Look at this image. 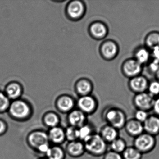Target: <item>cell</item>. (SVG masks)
<instances>
[{
	"instance_id": "6da1fadb",
	"label": "cell",
	"mask_w": 159,
	"mask_h": 159,
	"mask_svg": "<svg viewBox=\"0 0 159 159\" xmlns=\"http://www.w3.org/2000/svg\"><path fill=\"white\" fill-rule=\"evenodd\" d=\"M7 112L13 120L25 121L31 117L33 111L31 105L27 101L19 98L11 101Z\"/></svg>"
},
{
	"instance_id": "7a4b0ae2",
	"label": "cell",
	"mask_w": 159,
	"mask_h": 159,
	"mask_svg": "<svg viewBox=\"0 0 159 159\" xmlns=\"http://www.w3.org/2000/svg\"><path fill=\"white\" fill-rule=\"evenodd\" d=\"M102 116L107 124L119 130L124 128L127 120L125 112L117 107L107 108L103 111Z\"/></svg>"
},
{
	"instance_id": "3957f363",
	"label": "cell",
	"mask_w": 159,
	"mask_h": 159,
	"mask_svg": "<svg viewBox=\"0 0 159 159\" xmlns=\"http://www.w3.org/2000/svg\"><path fill=\"white\" fill-rule=\"evenodd\" d=\"M85 152L95 157L103 156L107 151L108 144L99 134L94 133L83 141Z\"/></svg>"
},
{
	"instance_id": "277c9868",
	"label": "cell",
	"mask_w": 159,
	"mask_h": 159,
	"mask_svg": "<svg viewBox=\"0 0 159 159\" xmlns=\"http://www.w3.org/2000/svg\"><path fill=\"white\" fill-rule=\"evenodd\" d=\"M156 137L147 133H142L134 138L133 146L142 154L149 153L156 147Z\"/></svg>"
},
{
	"instance_id": "5b68a950",
	"label": "cell",
	"mask_w": 159,
	"mask_h": 159,
	"mask_svg": "<svg viewBox=\"0 0 159 159\" xmlns=\"http://www.w3.org/2000/svg\"><path fill=\"white\" fill-rule=\"evenodd\" d=\"M120 52V47L115 40L108 39L103 41L99 47V53L105 61L114 60Z\"/></svg>"
},
{
	"instance_id": "8992f818",
	"label": "cell",
	"mask_w": 159,
	"mask_h": 159,
	"mask_svg": "<svg viewBox=\"0 0 159 159\" xmlns=\"http://www.w3.org/2000/svg\"><path fill=\"white\" fill-rule=\"evenodd\" d=\"M26 140L28 146L36 151L42 145L50 143L47 132L40 129L31 131L27 135Z\"/></svg>"
},
{
	"instance_id": "52a82bcc",
	"label": "cell",
	"mask_w": 159,
	"mask_h": 159,
	"mask_svg": "<svg viewBox=\"0 0 159 159\" xmlns=\"http://www.w3.org/2000/svg\"><path fill=\"white\" fill-rule=\"evenodd\" d=\"M143 69V66L133 57L125 59L121 66V71L123 75L129 80L141 75Z\"/></svg>"
},
{
	"instance_id": "ba28073f",
	"label": "cell",
	"mask_w": 159,
	"mask_h": 159,
	"mask_svg": "<svg viewBox=\"0 0 159 159\" xmlns=\"http://www.w3.org/2000/svg\"><path fill=\"white\" fill-rule=\"evenodd\" d=\"M86 6L82 1L74 0L70 1L66 7V15L72 21H78L81 19L85 13Z\"/></svg>"
},
{
	"instance_id": "9c48e42d",
	"label": "cell",
	"mask_w": 159,
	"mask_h": 159,
	"mask_svg": "<svg viewBox=\"0 0 159 159\" xmlns=\"http://www.w3.org/2000/svg\"><path fill=\"white\" fill-rule=\"evenodd\" d=\"M77 108L86 115L94 113L98 107V102L92 95L81 96L76 102Z\"/></svg>"
},
{
	"instance_id": "30bf717a",
	"label": "cell",
	"mask_w": 159,
	"mask_h": 159,
	"mask_svg": "<svg viewBox=\"0 0 159 159\" xmlns=\"http://www.w3.org/2000/svg\"><path fill=\"white\" fill-rule=\"evenodd\" d=\"M154 98L147 92L136 94L133 97V105L136 109L149 111L152 108Z\"/></svg>"
},
{
	"instance_id": "8fae6325",
	"label": "cell",
	"mask_w": 159,
	"mask_h": 159,
	"mask_svg": "<svg viewBox=\"0 0 159 159\" xmlns=\"http://www.w3.org/2000/svg\"><path fill=\"white\" fill-rule=\"evenodd\" d=\"M88 32L91 38L94 39L102 40L108 35L109 29L104 22L95 21L90 24L88 28Z\"/></svg>"
},
{
	"instance_id": "7c38bea8",
	"label": "cell",
	"mask_w": 159,
	"mask_h": 159,
	"mask_svg": "<svg viewBox=\"0 0 159 159\" xmlns=\"http://www.w3.org/2000/svg\"><path fill=\"white\" fill-rule=\"evenodd\" d=\"M149 83L147 77L141 74L129 79L128 87L130 91L136 94L147 92Z\"/></svg>"
},
{
	"instance_id": "4fadbf2b",
	"label": "cell",
	"mask_w": 159,
	"mask_h": 159,
	"mask_svg": "<svg viewBox=\"0 0 159 159\" xmlns=\"http://www.w3.org/2000/svg\"><path fill=\"white\" fill-rule=\"evenodd\" d=\"M56 107L61 113H69L75 109L76 103L74 98L68 95H62L56 101Z\"/></svg>"
},
{
	"instance_id": "5bb4252c",
	"label": "cell",
	"mask_w": 159,
	"mask_h": 159,
	"mask_svg": "<svg viewBox=\"0 0 159 159\" xmlns=\"http://www.w3.org/2000/svg\"><path fill=\"white\" fill-rule=\"evenodd\" d=\"M69 125L79 128L87 123V115L79 109H74L68 113Z\"/></svg>"
},
{
	"instance_id": "9a60e30c",
	"label": "cell",
	"mask_w": 159,
	"mask_h": 159,
	"mask_svg": "<svg viewBox=\"0 0 159 159\" xmlns=\"http://www.w3.org/2000/svg\"><path fill=\"white\" fill-rule=\"evenodd\" d=\"M65 151L66 154L73 158L81 157L85 152L84 144L80 140L68 142Z\"/></svg>"
},
{
	"instance_id": "2e32d148",
	"label": "cell",
	"mask_w": 159,
	"mask_h": 159,
	"mask_svg": "<svg viewBox=\"0 0 159 159\" xmlns=\"http://www.w3.org/2000/svg\"><path fill=\"white\" fill-rule=\"evenodd\" d=\"M50 143L54 145H60L66 141L65 129L59 126L49 129L47 132Z\"/></svg>"
},
{
	"instance_id": "e0dca14e",
	"label": "cell",
	"mask_w": 159,
	"mask_h": 159,
	"mask_svg": "<svg viewBox=\"0 0 159 159\" xmlns=\"http://www.w3.org/2000/svg\"><path fill=\"white\" fill-rule=\"evenodd\" d=\"M143 125L145 133L155 137L159 134V116L154 114L149 115Z\"/></svg>"
},
{
	"instance_id": "ac0fdd59",
	"label": "cell",
	"mask_w": 159,
	"mask_h": 159,
	"mask_svg": "<svg viewBox=\"0 0 159 159\" xmlns=\"http://www.w3.org/2000/svg\"><path fill=\"white\" fill-rule=\"evenodd\" d=\"M124 128L128 135L134 138L144 132L143 123L134 118L127 120Z\"/></svg>"
},
{
	"instance_id": "d6986e66",
	"label": "cell",
	"mask_w": 159,
	"mask_h": 159,
	"mask_svg": "<svg viewBox=\"0 0 159 159\" xmlns=\"http://www.w3.org/2000/svg\"><path fill=\"white\" fill-rule=\"evenodd\" d=\"M23 93V86L21 84L15 81L9 83L4 91L5 94L11 101L20 98Z\"/></svg>"
},
{
	"instance_id": "ffe728a7",
	"label": "cell",
	"mask_w": 159,
	"mask_h": 159,
	"mask_svg": "<svg viewBox=\"0 0 159 159\" xmlns=\"http://www.w3.org/2000/svg\"><path fill=\"white\" fill-rule=\"evenodd\" d=\"M75 90L78 95L81 96L91 95L93 89V83L89 79L81 78L76 82Z\"/></svg>"
},
{
	"instance_id": "44dd1931",
	"label": "cell",
	"mask_w": 159,
	"mask_h": 159,
	"mask_svg": "<svg viewBox=\"0 0 159 159\" xmlns=\"http://www.w3.org/2000/svg\"><path fill=\"white\" fill-rule=\"evenodd\" d=\"M133 58L142 66L147 65L151 60L150 50L144 45L136 48L133 53Z\"/></svg>"
},
{
	"instance_id": "7402d4cb",
	"label": "cell",
	"mask_w": 159,
	"mask_h": 159,
	"mask_svg": "<svg viewBox=\"0 0 159 159\" xmlns=\"http://www.w3.org/2000/svg\"><path fill=\"white\" fill-rule=\"evenodd\" d=\"M98 134L107 144H109L119 137V130L107 124L100 128Z\"/></svg>"
},
{
	"instance_id": "603a6c76",
	"label": "cell",
	"mask_w": 159,
	"mask_h": 159,
	"mask_svg": "<svg viewBox=\"0 0 159 159\" xmlns=\"http://www.w3.org/2000/svg\"><path fill=\"white\" fill-rule=\"evenodd\" d=\"M60 121L58 114L53 111L45 112L42 117L43 123L49 129L59 126Z\"/></svg>"
},
{
	"instance_id": "cb8c5ba5",
	"label": "cell",
	"mask_w": 159,
	"mask_h": 159,
	"mask_svg": "<svg viewBox=\"0 0 159 159\" xmlns=\"http://www.w3.org/2000/svg\"><path fill=\"white\" fill-rule=\"evenodd\" d=\"M144 46L149 50L159 47V31L153 30L148 33L144 40Z\"/></svg>"
},
{
	"instance_id": "d4e9b609",
	"label": "cell",
	"mask_w": 159,
	"mask_h": 159,
	"mask_svg": "<svg viewBox=\"0 0 159 159\" xmlns=\"http://www.w3.org/2000/svg\"><path fill=\"white\" fill-rule=\"evenodd\" d=\"M66 152L59 145H51L50 149L45 154L47 159H65Z\"/></svg>"
},
{
	"instance_id": "484cf974",
	"label": "cell",
	"mask_w": 159,
	"mask_h": 159,
	"mask_svg": "<svg viewBox=\"0 0 159 159\" xmlns=\"http://www.w3.org/2000/svg\"><path fill=\"white\" fill-rule=\"evenodd\" d=\"M110 150L122 154L127 148L126 141L122 138L119 137L110 143Z\"/></svg>"
},
{
	"instance_id": "4316f807",
	"label": "cell",
	"mask_w": 159,
	"mask_h": 159,
	"mask_svg": "<svg viewBox=\"0 0 159 159\" xmlns=\"http://www.w3.org/2000/svg\"><path fill=\"white\" fill-rule=\"evenodd\" d=\"M78 133L79 140L83 142L95 132L94 131L93 127L92 125L86 123L84 125L78 128Z\"/></svg>"
},
{
	"instance_id": "83f0119b",
	"label": "cell",
	"mask_w": 159,
	"mask_h": 159,
	"mask_svg": "<svg viewBox=\"0 0 159 159\" xmlns=\"http://www.w3.org/2000/svg\"><path fill=\"white\" fill-rule=\"evenodd\" d=\"M122 155L123 159H141L143 154L133 146L127 147Z\"/></svg>"
},
{
	"instance_id": "f1b7e54d",
	"label": "cell",
	"mask_w": 159,
	"mask_h": 159,
	"mask_svg": "<svg viewBox=\"0 0 159 159\" xmlns=\"http://www.w3.org/2000/svg\"><path fill=\"white\" fill-rule=\"evenodd\" d=\"M65 131L66 140L68 142L79 140L78 128L68 125L65 128Z\"/></svg>"
},
{
	"instance_id": "f546056e",
	"label": "cell",
	"mask_w": 159,
	"mask_h": 159,
	"mask_svg": "<svg viewBox=\"0 0 159 159\" xmlns=\"http://www.w3.org/2000/svg\"><path fill=\"white\" fill-rule=\"evenodd\" d=\"M11 101L4 92L0 91V114L8 111Z\"/></svg>"
},
{
	"instance_id": "4dcf8cb0",
	"label": "cell",
	"mask_w": 159,
	"mask_h": 159,
	"mask_svg": "<svg viewBox=\"0 0 159 159\" xmlns=\"http://www.w3.org/2000/svg\"><path fill=\"white\" fill-rule=\"evenodd\" d=\"M147 92L154 98L159 97V82L154 80L149 82Z\"/></svg>"
},
{
	"instance_id": "1f68e13d",
	"label": "cell",
	"mask_w": 159,
	"mask_h": 159,
	"mask_svg": "<svg viewBox=\"0 0 159 159\" xmlns=\"http://www.w3.org/2000/svg\"><path fill=\"white\" fill-rule=\"evenodd\" d=\"M148 111L136 109L134 113V119L143 123L149 116Z\"/></svg>"
},
{
	"instance_id": "d6a6232c",
	"label": "cell",
	"mask_w": 159,
	"mask_h": 159,
	"mask_svg": "<svg viewBox=\"0 0 159 159\" xmlns=\"http://www.w3.org/2000/svg\"><path fill=\"white\" fill-rule=\"evenodd\" d=\"M146 66H148L149 72L154 75L159 70V62L152 59H151Z\"/></svg>"
},
{
	"instance_id": "836d02e7",
	"label": "cell",
	"mask_w": 159,
	"mask_h": 159,
	"mask_svg": "<svg viewBox=\"0 0 159 159\" xmlns=\"http://www.w3.org/2000/svg\"><path fill=\"white\" fill-rule=\"evenodd\" d=\"M103 159H123V158L122 154L114 152L109 150L103 155Z\"/></svg>"
},
{
	"instance_id": "e575fe53",
	"label": "cell",
	"mask_w": 159,
	"mask_h": 159,
	"mask_svg": "<svg viewBox=\"0 0 159 159\" xmlns=\"http://www.w3.org/2000/svg\"><path fill=\"white\" fill-rule=\"evenodd\" d=\"M8 129L7 123L3 119H0V136L5 134L7 133Z\"/></svg>"
},
{
	"instance_id": "d590c367",
	"label": "cell",
	"mask_w": 159,
	"mask_h": 159,
	"mask_svg": "<svg viewBox=\"0 0 159 159\" xmlns=\"http://www.w3.org/2000/svg\"><path fill=\"white\" fill-rule=\"evenodd\" d=\"M152 110L154 114L159 116V97L154 98Z\"/></svg>"
},
{
	"instance_id": "8d00e7d4",
	"label": "cell",
	"mask_w": 159,
	"mask_h": 159,
	"mask_svg": "<svg viewBox=\"0 0 159 159\" xmlns=\"http://www.w3.org/2000/svg\"><path fill=\"white\" fill-rule=\"evenodd\" d=\"M150 51L151 59L159 62V47H155Z\"/></svg>"
},
{
	"instance_id": "74e56055",
	"label": "cell",
	"mask_w": 159,
	"mask_h": 159,
	"mask_svg": "<svg viewBox=\"0 0 159 159\" xmlns=\"http://www.w3.org/2000/svg\"><path fill=\"white\" fill-rule=\"evenodd\" d=\"M155 78H156V80H158L159 82V70H158L156 74H155Z\"/></svg>"
},
{
	"instance_id": "f35d334b",
	"label": "cell",
	"mask_w": 159,
	"mask_h": 159,
	"mask_svg": "<svg viewBox=\"0 0 159 159\" xmlns=\"http://www.w3.org/2000/svg\"><path fill=\"white\" fill-rule=\"evenodd\" d=\"M47 159V158H46V157H42V158H39V159Z\"/></svg>"
}]
</instances>
